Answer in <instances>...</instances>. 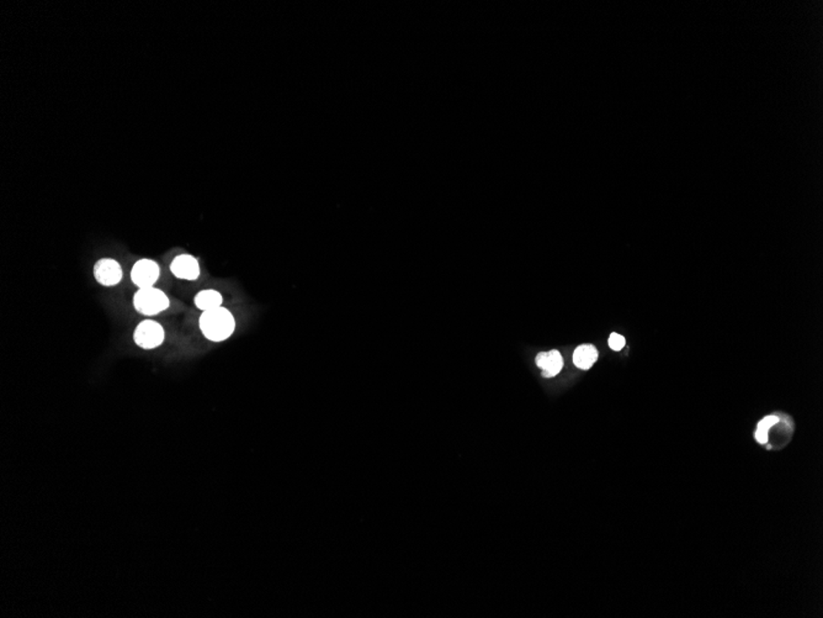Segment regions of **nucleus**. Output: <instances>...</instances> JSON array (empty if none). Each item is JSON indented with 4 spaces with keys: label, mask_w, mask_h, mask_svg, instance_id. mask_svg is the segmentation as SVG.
Returning <instances> with one entry per match:
<instances>
[{
    "label": "nucleus",
    "mask_w": 823,
    "mask_h": 618,
    "mask_svg": "<svg viewBox=\"0 0 823 618\" xmlns=\"http://www.w3.org/2000/svg\"><path fill=\"white\" fill-rule=\"evenodd\" d=\"M159 278V265L152 259H140L131 270V279L140 289L152 288Z\"/></svg>",
    "instance_id": "obj_4"
},
{
    "label": "nucleus",
    "mask_w": 823,
    "mask_h": 618,
    "mask_svg": "<svg viewBox=\"0 0 823 618\" xmlns=\"http://www.w3.org/2000/svg\"><path fill=\"white\" fill-rule=\"evenodd\" d=\"M779 423V418H778L776 416L764 417L762 421L759 423V425H758V429H758V431H762V432H767V433H768L769 429H770L772 426H774L775 423Z\"/></svg>",
    "instance_id": "obj_11"
},
{
    "label": "nucleus",
    "mask_w": 823,
    "mask_h": 618,
    "mask_svg": "<svg viewBox=\"0 0 823 618\" xmlns=\"http://www.w3.org/2000/svg\"><path fill=\"white\" fill-rule=\"evenodd\" d=\"M94 276L101 285L114 287L121 282V265L115 259L103 258L94 265Z\"/></svg>",
    "instance_id": "obj_5"
},
{
    "label": "nucleus",
    "mask_w": 823,
    "mask_h": 618,
    "mask_svg": "<svg viewBox=\"0 0 823 618\" xmlns=\"http://www.w3.org/2000/svg\"><path fill=\"white\" fill-rule=\"evenodd\" d=\"M200 329L204 336L208 340L214 342H221L227 340L234 332L236 321L232 313L228 310L223 307H217L202 312Z\"/></svg>",
    "instance_id": "obj_1"
},
{
    "label": "nucleus",
    "mask_w": 823,
    "mask_h": 618,
    "mask_svg": "<svg viewBox=\"0 0 823 618\" xmlns=\"http://www.w3.org/2000/svg\"><path fill=\"white\" fill-rule=\"evenodd\" d=\"M598 350L593 344H582L577 347L574 353V366L587 370L597 361Z\"/></svg>",
    "instance_id": "obj_8"
},
{
    "label": "nucleus",
    "mask_w": 823,
    "mask_h": 618,
    "mask_svg": "<svg viewBox=\"0 0 823 618\" xmlns=\"http://www.w3.org/2000/svg\"><path fill=\"white\" fill-rule=\"evenodd\" d=\"M171 273L179 279L195 281L200 276V267L195 258L189 254L177 256L171 264Z\"/></svg>",
    "instance_id": "obj_6"
},
{
    "label": "nucleus",
    "mask_w": 823,
    "mask_h": 618,
    "mask_svg": "<svg viewBox=\"0 0 823 618\" xmlns=\"http://www.w3.org/2000/svg\"><path fill=\"white\" fill-rule=\"evenodd\" d=\"M608 343H609L610 348L613 349V350H622L624 348V346H625V337L619 335V333H611L609 340H608Z\"/></svg>",
    "instance_id": "obj_10"
},
{
    "label": "nucleus",
    "mask_w": 823,
    "mask_h": 618,
    "mask_svg": "<svg viewBox=\"0 0 823 618\" xmlns=\"http://www.w3.org/2000/svg\"><path fill=\"white\" fill-rule=\"evenodd\" d=\"M537 366L543 370L545 378H552L560 373L563 367V359L558 350L541 352L537 355Z\"/></svg>",
    "instance_id": "obj_7"
},
{
    "label": "nucleus",
    "mask_w": 823,
    "mask_h": 618,
    "mask_svg": "<svg viewBox=\"0 0 823 618\" xmlns=\"http://www.w3.org/2000/svg\"><path fill=\"white\" fill-rule=\"evenodd\" d=\"M134 338V342L140 348H156L164 341V330L158 322L153 320H145L136 327Z\"/></svg>",
    "instance_id": "obj_3"
},
{
    "label": "nucleus",
    "mask_w": 823,
    "mask_h": 618,
    "mask_svg": "<svg viewBox=\"0 0 823 618\" xmlns=\"http://www.w3.org/2000/svg\"><path fill=\"white\" fill-rule=\"evenodd\" d=\"M222 300H223L222 295L219 292L212 290V289H208V290H202L199 294L196 295L195 305L200 310H202V312L208 311V310L221 307Z\"/></svg>",
    "instance_id": "obj_9"
},
{
    "label": "nucleus",
    "mask_w": 823,
    "mask_h": 618,
    "mask_svg": "<svg viewBox=\"0 0 823 618\" xmlns=\"http://www.w3.org/2000/svg\"><path fill=\"white\" fill-rule=\"evenodd\" d=\"M756 440L757 441L759 442V443L764 444V443H767V442H768V433H767V432H762V431H758V429H757Z\"/></svg>",
    "instance_id": "obj_12"
},
{
    "label": "nucleus",
    "mask_w": 823,
    "mask_h": 618,
    "mask_svg": "<svg viewBox=\"0 0 823 618\" xmlns=\"http://www.w3.org/2000/svg\"><path fill=\"white\" fill-rule=\"evenodd\" d=\"M134 307L137 311L146 315L154 316L159 312L164 311L169 307L168 296L162 290L156 288L140 289L134 296Z\"/></svg>",
    "instance_id": "obj_2"
}]
</instances>
